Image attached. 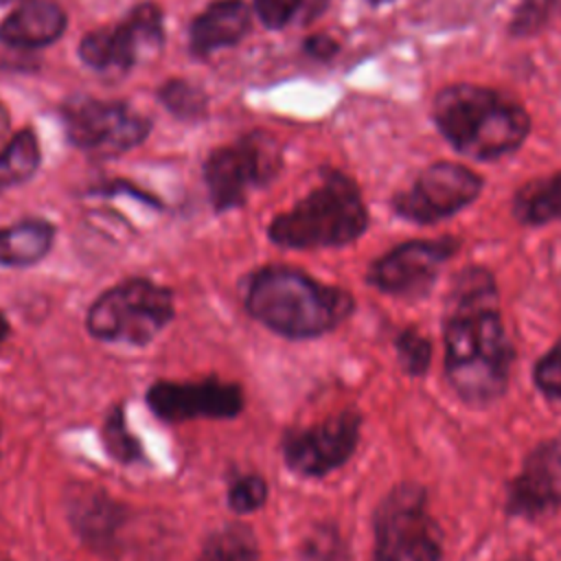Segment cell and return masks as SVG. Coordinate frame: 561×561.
Instances as JSON below:
<instances>
[{"mask_svg": "<svg viewBox=\"0 0 561 561\" xmlns=\"http://www.w3.org/2000/svg\"><path fill=\"white\" fill-rule=\"evenodd\" d=\"M443 348L447 381L465 403L482 408L506 392L515 351L486 267L467 265L454 276L443 313Z\"/></svg>", "mask_w": 561, "mask_h": 561, "instance_id": "1", "label": "cell"}, {"mask_svg": "<svg viewBox=\"0 0 561 561\" xmlns=\"http://www.w3.org/2000/svg\"><path fill=\"white\" fill-rule=\"evenodd\" d=\"M432 121L456 153L478 162L515 153L533 127L528 110L515 96L480 83H451L438 90Z\"/></svg>", "mask_w": 561, "mask_h": 561, "instance_id": "2", "label": "cell"}, {"mask_svg": "<svg viewBox=\"0 0 561 561\" xmlns=\"http://www.w3.org/2000/svg\"><path fill=\"white\" fill-rule=\"evenodd\" d=\"M245 309L270 331L289 340L320 337L351 318L355 298L342 287L287 267L256 270L245 287Z\"/></svg>", "mask_w": 561, "mask_h": 561, "instance_id": "3", "label": "cell"}, {"mask_svg": "<svg viewBox=\"0 0 561 561\" xmlns=\"http://www.w3.org/2000/svg\"><path fill=\"white\" fill-rule=\"evenodd\" d=\"M368 228V208L353 178L327 169L320 184L294 208L272 219L270 241L289 250L342 248Z\"/></svg>", "mask_w": 561, "mask_h": 561, "instance_id": "4", "label": "cell"}, {"mask_svg": "<svg viewBox=\"0 0 561 561\" xmlns=\"http://www.w3.org/2000/svg\"><path fill=\"white\" fill-rule=\"evenodd\" d=\"M175 313L169 287L149 278H127L105 289L88 309V331L103 342L149 344Z\"/></svg>", "mask_w": 561, "mask_h": 561, "instance_id": "5", "label": "cell"}, {"mask_svg": "<svg viewBox=\"0 0 561 561\" xmlns=\"http://www.w3.org/2000/svg\"><path fill=\"white\" fill-rule=\"evenodd\" d=\"M373 561H443V535L416 482L392 486L373 519Z\"/></svg>", "mask_w": 561, "mask_h": 561, "instance_id": "6", "label": "cell"}, {"mask_svg": "<svg viewBox=\"0 0 561 561\" xmlns=\"http://www.w3.org/2000/svg\"><path fill=\"white\" fill-rule=\"evenodd\" d=\"M482 186L484 180L467 164L438 160L427 164L408 188L397 191L390 206L397 217L410 224L432 226L473 204Z\"/></svg>", "mask_w": 561, "mask_h": 561, "instance_id": "7", "label": "cell"}, {"mask_svg": "<svg viewBox=\"0 0 561 561\" xmlns=\"http://www.w3.org/2000/svg\"><path fill=\"white\" fill-rule=\"evenodd\" d=\"M61 118L66 136L75 147L103 158L136 147L151 129V123L125 103L99 101L83 94L61 105Z\"/></svg>", "mask_w": 561, "mask_h": 561, "instance_id": "8", "label": "cell"}, {"mask_svg": "<svg viewBox=\"0 0 561 561\" xmlns=\"http://www.w3.org/2000/svg\"><path fill=\"white\" fill-rule=\"evenodd\" d=\"M458 248L460 241L449 234L403 241L370 263L366 280L381 294L421 298L430 294L440 267L458 252Z\"/></svg>", "mask_w": 561, "mask_h": 561, "instance_id": "9", "label": "cell"}, {"mask_svg": "<svg viewBox=\"0 0 561 561\" xmlns=\"http://www.w3.org/2000/svg\"><path fill=\"white\" fill-rule=\"evenodd\" d=\"M362 416L355 410L335 412L318 423L287 432L283 440L285 465L300 478H324L355 454Z\"/></svg>", "mask_w": 561, "mask_h": 561, "instance_id": "10", "label": "cell"}, {"mask_svg": "<svg viewBox=\"0 0 561 561\" xmlns=\"http://www.w3.org/2000/svg\"><path fill=\"white\" fill-rule=\"evenodd\" d=\"M272 138L259 140V134H252L237 145L215 149L208 156L204 180L215 210L221 213L241 206L250 188L272 175V162H278V156H272Z\"/></svg>", "mask_w": 561, "mask_h": 561, "instance_id": "11", "label": "cell"}, {"mask_svg": "<svg viewBox=\"0 0 561 561\" xmlns=\"http://www.w3.org/2000/svg\"><path fill=\"white\" fill-rule=\"evenodd\" d=\"M147 403L162 421L232 419L243 410V392L237 383L219 379L156 381L147 390Z\"/></svg>", "mask_w": 561, "mask_h": 561, "instance_id": "12", "label": "cell"}, {"mask_svg": "<svg viewBox=\"0 0 561 561\" xmlns=\"http://www.w3.org/2000/svg\"><path fill=\"white\" fill-rule=\"evenodd\" d=\"M561 511V436L539 443L506 484V513L539 519Z\"/></svg>", "mask_w": 561, "mask_h": 561, "instance_id": "13", "label": "cell"}, {"mask_svg": "<svg viewBox=\"0 0 561 561\" xmlns=\"http://www.w3.org/2000/svg\"><path fill=\"white\" fill-rule=\"evenodd\" d=\"M66 513L77 537L90 550L114 554L121 548L129 508L103 489L77 484L66 497Z\"/></svg>", "mask_w": 561, "mask_h": 561, "instance_id": "14", "label": "cell"}, {"mask_svg": "<svg viewBox=\"0 0 561 561\" xmlns=\"http://www.w3.org/2000/svg\"><path fill=\"white\" fill-rule=\"evenodd\" d=\"M66 31V13L53 0H24L0 24V42L9 48H44Z\"/></svg>", "mask_w": 561, "mask_h": 561, "instance_id": "15", "label": "cell"}, {"mask_svg": "<svg viewBox=\"0 0 561 561\" xmlns=\"http://www.w3.org/2000/svg\"><path fill=\"white\" fill-rule=\"evenodd\" d=\"M250 9L241 0H215L191 24V50L199 57L239 44L250 31Z\"/></svg>", "mask_w": 561, "mask_h": 561, "instance_id": "16", "label": "cell"}, {"mask_svg": "<svg viewBox=\"0 0 561 561\" xmlns=\"http://www.w3.org/2000/svg\"><path fill=\"white\" fill-rule=\"evenodd\" d=\"M110 33H112L116 68L127 70L145 53L160 50L164 42L162 11L153 2H142L134 7L118 26L110 28Z\"/></svg>", "mask_w": 561, "mask_h": 561, "instance_id": "17", "label": "cell"}, {"mask_svg": "<svg viewBox=\"0 0 561 561\" xmlns=\"http://www.w3.org/2000/svg\"><path fill=\"white\" fill-rule=\"evenodd\" d=\"M55 241V228L46 219H22L0 228V265L28 267L42 261Z\"/></svg>", "mask_w": 561, "mask_h": 561, "instance_id": "18", "label": "cell"}, {"mask_svg": "<svg viewBox=\"0 0 561 561\" xmlns=\"http://www.w3.org/2000/svg\"><path fill=\"white\" fill-rule=\"evenodd\" d=\"M511 210L524 226L561 221V171L524 182L513 195Z\"/></svg>", "mask_w": 561, "mask_h": 561, "instance_id": "19", "label": "cell"}, {"mask_svg": "<svg viewBox=\"0 0 561 561\" xmlns=\"http://www.w3.org/2000/svg\"><path fill=\"white\" fill-rule=\"evenodd\" d=\"M195 561H259L256 535L243 524H228L208 535Z\"/></svg>", "mask_w": 561, "mask_h": 561, "instance_id": "20", "label": "cell"}, {"mask_svg": "<svg viewBox=\"0 0 561 561\" xmlns=\"http://www.w3.org/2000/svg\"><path fill=\"white\" fill-rule=\"evenodd\" d=\"M39 167V145L33 129L18 131L0 151V191L33 178Z\"/></svg>", "mask_w": 561, "mask_h": 561, "instance_id": "21", "label": "cell"}, {"mask_svg": "<svg viewBox=\"0 0 561 561\" xmlns=\"http://www.w3.org/2000/svg\"><path fill=\"white\" fill-rule=\"evenodd\" d=\"M160 99H162L164 107L182 121L202 118L206 114V105H208L206 92L199 85H195L191 81H182V79L167 81L160 88Z\"/></svg>", "mask_w": 561, "mask_h": 561, "instance_id": "22", "label": "cell"}, {"mask_svg": "<svg viewBox=\"0 0 561 561\" xmlns=\"http://www.w3.org/2000/svg\"><path fill=\"white\" fill-rule=\"evenodd\" d=\"M561 0H522L508 22V35L515 39L537 35L557 13Z\"/></svg>", "mask_w": 561, "mask_h": 561, "instance_id": "23", "label": "cell"}, {"mask_svg": "<svg viewBox=\"0 0 561 561\" xmlns=\"http://www.w3.org/2000/svg\"><path fill=\"white\" fill-rule=\"evenodd\" d=\"M103 443L112 458H116L123 465H131L136 460H142L140 443L134 438V434L127 430L123 410L116 408L110 412L105 425H103Z\"/></svg>", "mask_w": 561, "mask_h": 561, "instance_id": "24", "label": "cell"}, {"mask_svg": "<svg viewBox=\"0 0 561 561\" xmlns=\"http://www.w3.org/2000/svg\"><path fill=\"white\" fill-rule=\"evenodd\" d=\"M394 348H397L399 362L408 375L421 377L427 373L430 362H432V344L416 329H412V327L403 329L394 340Z\"/></svg>", "mask_w": 561, "mask_h": 561, "instance_id": "25", "label": "cell"}, {"mask_svg": "<svg viewBox=\"0 0 561 561\" xmlns=\"http://www.w3.org/2000/svg\"><path fill=\"white\" fill-rule=\"evenodd\" d=\"M267 500V484L256 473L237 476L228 486V506L237 515H248L259 511Z\"/></svg>", "mask_w": 561, "mask_h": 561, "instance_id": "26", "label": "cell"}, {"mask_svg": "<svg viewBox=\"0 0 561 561\" xmlns=\"http://www.w3.org/2000/svg\"><path fill=\"white\" fill-rule=\"evenodd\" d=\"M533 381L543 397L561 401V337L548 353L537 359Z\"/></svg>", "mask_w": 561, "mask_h": 561, "instance_id": "27", "label": "cell"}, {"mask_svg": "<svg viewBox=\"0 0 561 561\" xmlns=\"http://www.w3.org/2000/svg\"><path fill=\"white\" fill-rule=\"evenodd\" d=\"M344 543L335 528L318 526L305 537L302 559L305 561H342Z\"/></svg>", "mask_w": 561, "mask_h": 561, "instance_id": "28", "label": "cell"}, {"mask_svg": "<svg viewBox=\"0 0 561 561\" xmlns=\"http://www.w3.org/2000/svg\"><path fill=\"white\" fill-rule=\"evenodd\" d=\"M302 0H254V13L267 28H283L291 22Z\"/></svg>", "mask_w": 561, "mask_h": 561, "instance_id": "29", "label": "cell"}, {"mask_svg": "<svg viewBox=\"0 0 561 561\" xmlns=\"http://www.w3.org/2000/svg\"><path fill=\"white\" fill-rule=\"evenodd\" d=\"M305 50L316 59H331L337 53V42L329 35H311L305 42Z\"/></svg>", "mask_w": 561, "mask_h": 561, "instance_id": "30", "label": "cell"}, {"mask_svg": "<svg viewBox=\"0 0 561 561\" xmlns=\"http://www.w3.org/2000/svg\"><path fill=\"white\" fill-rule=\"evenodd\" d=\"M7 335H9V320H7L4 313L0 311V344L7 340Z\"/></svg>", "mask_w": 561, "mask_h": 561, "instance_id": "31", "label": "cell"}, {"mask_svg": "<svg viewBox=\"0 0 561 561\" xmlns=\"http://www.w3.org/2000/svg\"><path fill=\"white\" fill-rule=\"evenodd\" d=\"M366 2H370V4H386V2H392V0H366Z\"/></svg>", "mask_w": 561, "mask_h": 561, "instance_id": "32", "label": "cell"}, {"mask_svg": "<svg viewBox=\"0 0 561 561\" xmlns=\"http://www.w3.org/2000/svg\"><path fill=\"white\" fill-rule=\"evenodd\" d=\"M7 2H13V0H0V4H7ZM24 2V0H22Z\"/></svg>", "mask_w": 561, "mask_h": 561, "instance_id": "33", "label": "cell"}]
</instances>
